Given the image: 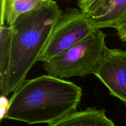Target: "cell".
Segmentation results:
<instances>
[{
    "instance_id": "1",
    "label": "cell",
    "mask_w": 126,
    "mask_h": 126,
    "mask_svg": "<svg viewBox=\"0 0 126 126\" xmlns=\"http://www.w3.org/2000/svg\"><path fill=\"white\" fill-rule=\"evenodd\" d=\"M82 95L78 85L49 75L25 79L13 92L3 118L50 124L77 111Z\"/></svg>"
},
{
    "instance_id": "2",
    "label": "cell",
    "mask_w": 126,
    "mask_h": 126,
    "mask_svg": "<svg viewBox=\"0 0 126 126\" xmlns=\"http://www.w3.org/2000/svg\"><path fill=\"white\" fill-rule=\"evenodd\" d=\"M62 14L57 2L50 0L21 15L11 26L8 70L0 86L1 96L7 97L14 92L26 79L28 73L38 62Z\"/></svg>"
},
{
    "instance_id": "3",
    "label": "cell",
    "mask_w": 126,
    "mask_h": 126,
    "mask_svg": "<svg viewBox=\"0 0 126 126\" xmlns=\"http://www.w3.org/2000/svg\"><path fill=\"white\" fill-rule=\"evenodd\" d=\"M106 34L95 30L65 51L43 62L48 75L60 79L94 74L107 47Z\"/></svg>"
},
{
    "instance_id": "4",
    "label": "cell",
    "mask_w": 126,
    "mask_h": 126,
    "mask_svg": "<svg viewBox=\"0 0 126 126\" xmlns=\"http://www.w3.org/2000/svg\"><path fill=\"white\" fill-rule=\"evenodd\" d=\"M95 30L87 16L77 8H67L54 27L38 61L49 60L65 51Z\"/></svg>"
},
{
    "instance_id": "5",
    "label": "cell",
    "mask_w": 126,
    "mask_h": 126,
    "mask_svg": "<svg viewBox=\"0 0 126 126\" xmlns=\"http://www.w3.org/2000/svg\"><path fill=\"white\" fill-rule=\"evenodd\" d=\"M94 75L126 105V51L107 48Z\"/></svg>"
},
{
    "instance_id": "6",
    "label": "cell",
    "mask_w": 126,
    "mask_h": 126,
    "mask_svg": "<svg viewBox=\"0 0 126 126\" xmlns=\"http://www.w3.org/2000/svg\"><path fill=\"white\" fill-rule=\"evenodd\" d=\"M79 7L94 29L114 28L126 13V0H89Z\"/></svg>"
},
{
    "instance_id": "7",
    "label": "cell",
    "mask_w": 126,
    "mask_h": 126,
    "mask_svg": "<svg viewBox=\"0 0 126 126\" xmlns=\"http://www.w3.org/2000/svg\"><path fill=\"white\" fill-rule=\"evenodd\" d=\"M47 126H116L106 116L105 110L96 108L76 111Z\"/></svg>"
},
{
    "instance_id": "8",
    "label": "cell",
    "mask_w": 126,
    "mask_h": 126,
    "mask_svg": "<svg viewBox=\"0 0 126 126\" xmlns=\"http://www.w3.org/2000/svg\"><path fill=\"white\" fill-rule=\"evenodd\" d=\"M50 0H4L1 26H12L19 16L33 11Z\"/></svg>"
},
{
    "instance_id": "9",
    "label": "cell",
    "mask_w": 126,
    "mask_h": 126,
    "mask_svg": "<svg viewBox=\"0 0 126 126\" xmlns=\"http://www.w3.org/2000/svg\"><path fill=\"white\" fill-rule=\"evenodd\" d=\"M11 28L4 24L0 32V86L3 84L8 70Z\"/></svg>"
},
{
    "instance_id": "10",
    "label": "cell",
    "mask_w": 126,
    "mask_h": 126,
    "mask_svg": "<svg viewBox=\"0 0 126 126\" xmlns=\"http://www.w3.org/2000/svg\"><path fill=\"white\" fill-rule=\"evenodd\" d=\"M114 28L116 30L119 38L123 41L126 42V13Z\"/></svg>"
},
{
    "instance_id": "11",
    "label": "cell",
    "mask_w": 126,
    "mask_h": 126,
    "mask_svg": "<svg viewBox=\"0 0 126 126\" xmlns=\"http://www.w3.org/2000/svg\"><path fill=\"white\" fill-rule=\"evenodd\" d=\"M89 1V0H78V5L79 6Z\"/></svg>"
}]
</instances>
